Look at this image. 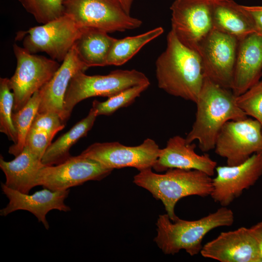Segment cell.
<instances>
[{
  "instance_id": "2e32d148",
  "label": "cell",
  "mask_w": 262,
  "mask_h": 262,
  "mask_svg": "<svg viewBox=\"0 0 262 262\" xmlns=\"http://www.w3.org/2000/svg\"><path fill=\"white\" fill-rule=\"evenodd\" d=\"M3 193L9 200L7 206L0 211L1 216H6L17 210L27 211L33 214L47 229L49 228L46 215L51 210L68 212L70 208L65 203L69 189L52 191L46 188L33 194H24L7 187L1 182Z\"/></svg>"
},
{
  "instance_id": "cb8c5ba5",
  "label": "cell",
  "mask_w": 262,
  "mask_h": 262,
  "mask_svg": "<svg viewBox=\"0 0 262 262\" xmlns=\"http://www.w3.org/2000/svg\"><path fill=\"white\" fill-rule=\"evenodd\" d=\"M164 32L162 27H158L137 35L115 39L108 56L107 66L124 65L143 47L160 36Z\"/></svg>"
},
{
  "instance_id": "484cf974",
  "label": "cell",
  "mask_w": 262,
  "mask_h": 262,
  "mask_svg": "<svg viewBox=\"0 0 262 262\" xmlns=\"http://www.w3.org/2000/svg\"><path fill=\"white\" fill-rule=\"evenodd\" d=\"M149 85L150 82H148L131 87L108 98L103 102L95 100L92 107L96 111L98 116L110 115L117 110L131 104Z\"/></svg>"
},
{
  "instance_id": "4316f807",
  "label": "cell",
  "mask_w": 262,
  "mask_h": 262,
  "mask_svg": "<svg viewBox=\"0 0 262 262\" xmlns=\"http://www.w3.org/2000/svg\"><path fill=\"white\" fill-rule=\"evenodd\" d=\"M9 81L7 78L0 79V131L15 144L17 135L12 120L14 96Z\"/></svg>"
},
{
  "instance_id": "8fae6325",
  "label": "cell",
  "mask_w": 262,
  "mask_h": 262,
  "mask_svg": "<svg viewBox=\"0 0 262 262\" xmlns=\"http://www.w3.org/2000/svg\"><path fill=\"white\" fill-rule=\"evenodd\" d=\"M238 43L236 38L213 29L197 51L205 77L231 90Z\"/></svg>"
},
{
  "instance_id": "e0dca14e",
  "label": "cell",
  "mask_w": 262,
  "mask_h": 262,
  "mask_svg": "<svg viewBox=\"0 0 262 262\" xmlns=\"http://www.w3.org/2000/svg\"><path fill=\"white\" fill-rule=\"evenodd\" d=\"M196 144L187 143L185 138L174 136L168 139L165 147L160 149L152 168L158 172L173 168L196 170L212 177L217 166L216 162L208 154L196 153Z\"/></svg>"
},
{
  "instance_id": "44dd1931",
  "label": "cell",
  "mask_w": 262,
  "mask_h": 262,
  "mask_svg": "<svg viewBox=\"0 0 262 262\" xmlns=\"http://www.w3.org/2000/svg\"><path fill=\"white\" fill-rule=\"evenodd\" d=\"M213 29L239 41L256 32L253 22L243 5L233 0H213Z\"/></svg>"
},
{
  "instance_id": "9a60e30c",
  "label": "cell",
  "mask_w": 262,
  "mask_h": 262,
  "mask_svg": "<svg viewBox=\"0 0 262 262\" xmlns=\"http://www.w3.org/2000/svg\"><path fill=\"white\" fill-rule=\"evenodd\" d=\"M200 253L220 262H262L258 241L246 227L221 232L203 246Z\"/></svg>"
},
{
  "instance_id": "d6a6232c",
  "label": "cell",
  "mask_w": 262,
  "mask_h": 262,
  "mask_svg": "<svg viewBox=\"0 0 262 262\" xmlns=\"http://www.w3.org/2000/svg\"><path fill=\"white\" fill-rule=\"evenodd\" d=\"M250 229L258 241L262 258V221L251 226Z\"/></svg>"
},
{
  "instance_id": "ba28073f",
  "label": "cell",
  "mask_w": 262,
  "mask_h": 262,
  "mask_svg": "<svg viewBox=\"0 0 262 262\" xmlns=\"http://www.w3.org/2000/svg\"><path fill=\"white\" fill-rule=\"evenodd\" d=\"M13 49L16 67L9 84L14 96V113L22 108L50 80L61 65L51 58L31 53L16 43Z\"/></svg>"
},
{
  "instance_id": "836d02e7",
  "label": "cell",
  "mask_w": 262,
  "mask_h": 262,
  "mask_svg": "<svg viewBox=\"0 0 262 262\" xmlns=\"http://www.w3.org/2000/svg\"><path fill=\"white\" fill-rule=\"evenodd\" d=\"M125 11L130 15L131 5L133 0H117Z\"/></svg>"
},
{
  "instance_id": "1f68e13d",
  "label": "cell",
  "mask_w": 262,
  "mask_h": 262,
  "mask_svg": "<svg viewBox=\"0 0 262 262\" xmlns=\"http://www.w3.org/2000/svg\"><path fill=\"white\" fill-rule=\"evenodd\" d=\"M244 8L251 18L256 32L262 34V6H246Z\"/></svg>"
},
{
  "instance_id": "3957f363",
  "label": "cell",
  "mask_w": 262,
  "mask_h": 262,
  "mask_svg": "<svg viewBox=\"0 0 262 262\" xmlns=\"http://www.w3.org/2000/svg\"><path fill=\"white\" fill-rule=\"evenodd\" d=\"M234 220L232 211L223 206L196 220L178 217L172 221L167 214H161L156 223L157 233L154 241L165 254L174 255L184 250L194 256L200 252L203 239L208 232L216 228L230 226Z\"/></svg>"
},
{
  "instance_id": "5b68a950",
  "label": "cell",
  "mask_w": 262,
  "mask_h": 262,
  "mask_svg": "<svg viewBox=\"0 0 262 262\" xmlns=\"http://www.w3.org/2000/svg\"><path fill=\"white\" fill-rule=\"evenodd\" d=\"M150 82L136 69L113 70L106 75L90 76L81 71L71 79L64 103L66 123L74 107L81 101L93 97H111L131 87Z\"/></svg>"
},
{
  "instance_id": "30bf717a",
  "label": "cell",
  "mask_w": 262,
  "mask_h": 262,
  "mask_svg": "<svg viewBox=\"0 0 262 262\" xmlns=\"http://www.w3.org/2000/svg\"><path fill=\"white\" fill-rule=\"evenodd\" d=\"M215 152L225 158L228 165L239 164L255 153H262V130L256 119L230 120L220 130L215 141Z\"/></svg>"
},
{
  "instance_id": "83f0119b",
  "label": "cell",
  "mask_w": 262,
  "mask_h": 262,
  "mask_svg": "<svg viewBox=\"0 0 262 262\" xmlns=\"http://www.w3.org/2000/svg\"><path fill=\"white\" fill-rule=\"evenodd\" d=\"M36 21L45 24L64 14L65 0H18Z\"/></svg>"
},
{
  "instance_id": "603a6c76",
  "label": "cell",
  "mask_w": 262,
  "mask_h": 262,
  "mask_svg": "<svg viewBox=\"0 0 262 262\" xmlns=\"http://www.w3.org/2000/svg\"><path fill=\"white\" fill-rule=\"evenodd\" d=\"M97 116L96 111L92 107L85 118L51 143L43 155L42 163L45 165H56L71 156L69 153L70 148L80 139L87 135Z\"/></svg>"
},
{
  "instance_id": "7402d4cb",
  "label": "cell",
  "mask_w": 262,
  "mask_h": 262,
  "mask_svg": "<svg viewBox=\"0 0 262 262\" xmlns=\"http://www.w3.org/2000/svg\"><path fill=\"white\" fill-rule=\"evenodd\" d=\"M116 38L106 32L83 28L74 47L81 60L89 67L107 66V59Z\"/></svg>"
},
{
  "instance_id": "5bb4252c",
  "label": "cell",
  "mask_w": 262,
  "mask_h": 262,
  "mask_svg": "<svg viewBox=\"0 0 262 262\" xmlns=\"http://www.w3.org/2000/svg\"><path fill=\"white\" fill-rule=\"evenodd\" d=\"M210 196L214 202L227 207L262 176V153H255L238 165L216 166Z\"/></svg>"
},
{
  "instance_id": "ffe728a7",
  "label": "cell",
  "mask_w": 262,
  "mask_h": 262,
  "mask_svg": "<svg viewBox=\"0 0 262 262\" xmlns=\"http://www.w3.org/2000/svg\"><path fill=\"white\" fill-rule=\"evenodd\" d=\"M44 165L42 160L25 146L22 152L11 161H6L1 155L0 167L5 174L4 184L9 188L24 194L36 186V179Z\"/></svg>"
},
{
  "instance_id": "d6986e66",
  "label": "cell",
  "mask_w": 262,
  "mask_h": 262,
  "mask_svg": "<svg viewBox=\"0 0 262 262\" xmlns=\"http://www.w3.org/2000/svg\"><path fill=\"white\" fill-rule=\"evenodd\" d=\"M262 76V34L253 33L239 41L231 90L238 96Z\"/></svg>"
},
{
  "instance_id": "f1b7e54d",
  "label": "cell",
  "mask_w": 262,
  "mask_h": 262,
  "mask_svg": "<svg viewBox=\"0 0 262 262\" xmlns=\"http://www.w3.org/2000/svg\"><path fill=\"white\" fill-rule=\"evenodd\" d=\"M238 106L261 124L262 130V79L243 94L236 96Z\"/></svg>"
},
{
  "instance_id": "7c38bea8",
  "label": "cell",
  "mask_w": 262,
  "mask_h": 262,
  "mask_svg": "<svg viewBox=\"0 0 262 262\" xmlns=\"http://www.w3.org/2000/svg\"><path fill=\"white\" fill-rule=\"evenodd\" d=\"M113 170L80 154L55 165H44L38 171L36 184L52 191L66 190L87 181L100 180Z\"/></svg>"
},
{
  "instance_id": "9c48e42d",
  "label": "cell",
  "mask_w": 262,
  "mask_h": 262,
  "mask_svg": "<svg viewBox=\"0 0 262 262\" xmlns=\"http://www.w3.org/2000/svg\"><path fill=\"white\" fill-rule=\"evenodd\" d=\"M213 0H175L170 7L171 31L184 46L197 52L213 30Z\"/></svg>"
},
{
  "instance_id": "6da1fadb",
  "label": "cell",
  "mask_w": 262,
  "mask_h": 262,
  "mask_svg": "<svg viewBox=\"0 0 262 262\" xmlns=\"http://www.w3.org/2000/svg\"><path fill=\"white\" fill-rule=\"evenodd\" d=\"M166 47L156 61L158 87L167 93L196 103L205 79L199 54L183 45L171 30Z\"/></svg>"
},
{
  "instance_id": "4fadbf2b",
  "label": "cell",
  "mask_w": 262,
  "mask_h": 262,
  "mask_svg": "<svg viewBox=\"0 0 262 262\" xmlns=\"http://www.w3.org/2000/svg\"><path fill=\"white\" fill-rule=\"evenodd\" d=\"M160 148L154 140L146 139L136 146H126L117 142L95 143L81 155L113 169L131 167L139 171L152 168Z\"/></svg>"
},
{
  "instance_id": "ac0fdd59",
  "label": "cell",
  "mask_w": 262,
  "mask_h": 262,
  "mask_svg": "<svg viewBox=\"0 0 262 262\" xmlns=\"http://www.w3.org/2000/svg\"><path fill=\"white\" fill-rule=\"evenodd\" d=\"M88 68L73 46L52 78L39 90L40 101L37 113H55L65 124L64 98L70 81L76 74L85 72Z\"/></svg>"
},
{
  "instance_id": "277c9868",
  "label": "cell",
  "mask_w": 262,
  "mask_h": 262,
  "mask_svg": "<svg viewBox=\"0 0 262 262\" xmlns=\"http://www.w3.org/2000/svg\"><path fill=\"white\" fill-rule=\"evenodd\" d=\"M151 169L139 171L133 182L161 200L172 221L178 217L175 207L180 199L190 196L206 197L211 194L212 179L202 171L173 168L158 174Z\"/></svg>"
},
{
  "instance_id": "d4e9b609",
  "label": "cell",
  "mask_w": 262,
  "mask_h": 262,
  "mask_svg": "<svg viewBox=\"0 0 262 262\" xmlns=\"http://www.w3.org/2000/svg\"><path fill=\"white\" fill-rule=\"evenodd\" d=\"M40 101L39 90H38L22 108L13 113L12 120L17 140L15 144L9 147L8 152L15 157L19 154L25 147L26 137L38 112Z\"/></svg>"
},
{
  "instance_id": "7a4b0ae2",
  "label": "cell",
  "mask_w": 262,
  "mask_h": 262,
  "mask_svg": "<svg viewBox=\"0 0 262 262\" xmlns=\"http://www.w3.org/2000/svg\"><path fill=\"white\" fill-rule=\"evenodd\" d=\"M196 118L185 140L187 143L198 141L203 152L214 148L217 136L229 121L244 119L246 114L238 106L236 96L205 77L197 99Z\"/></svg>"
},
{
  "instance_id": "4dcf8cb0",
  "label": "cell",
  "mask_w": 262,
  "mask_h": 262,
  "mask_svg": "<svg viewBox=\"0 0 262 262\" xmlns=\"http://www.w3.org/2000/svg\"><path fill=\"white\" fill-rule=\"evenodd\" d=\"M31 128L55 136L58 131L65 128V123L60 116L55 113H37Z\"/></svg>"
},
{
  "instance_id": "52a82bcc",
  "label": "cell",
  "mask_w": 262,
  "mask_h": 262,
  "mask_svg": "<svg viewBox=\"0 0 262 262\" xmlns=\"http://www.w3.org/2000/svg\"><path fill=\"white\" fill-rule=\"evenodd\" d=\"M64 9L81 28L109 33L136 29L142 24L128 14L117 0H65Z\"/></svg>"
},
{
  "instance_id": "8992f818",
  "label": "cell",
  "mask_w": 262,
  "mask_h": 262,
  "mask_svg": "<svg viewBox=\"0 0 262 262\" xmlns=\"http://www.w3.org/2000/svg\"><path fill=\"white\" fill-rule=\"evenodd\" d=\"M82 28L69 15L16 33V40H22L23 48L29 52L47 53L51 59L63 62L80 36Z\"/></svg>"
},
{
  "instance_id": "f546056e",
  "label": "cell",
  "mask_w": 262,
  "mask_h": 262,
  "mask_svg": "<svg viewBox=\"0 0 262 262\" xmlns=\"http://www.w3.org/2000/svg\"><path fill=\"white\" fill-rule=\"evenodd\" d=\"M54 136L48 132L31 128L26 137L25 146L42 160Z\"/></svg>"
}]
</instances>
